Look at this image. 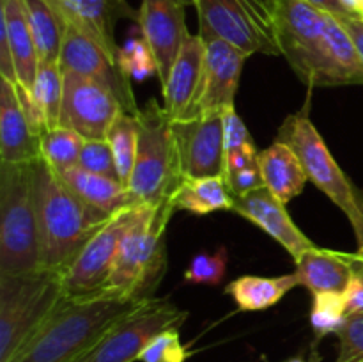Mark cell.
Returning a JSON list of instances; mask_svg holds the SVG:
<instances>
[{"instance_id": "cell-1", "label": "cell", "mask_w": 363, "mask_h": 362, "mask_svg": "<svg viewBox=\"0 0 363 362\" xmlns=\"http://www.w3.org/2000/svg\"><path fill=\"white\" fill-rule=\"evenodd\" d=\"M41 268L64 273L112 216L82 201L43 158L34 162Z\"/></svg>"}, {"instance_id": "cell-2", "label": "cell", "mask_w": 363, "mask_h": 362, "mask_svg": "<svg viewBox=\"0 0 363 362\" xmlns=\"http://www.w3.org/2000/svg\"><path fill=\"white\" fill-rule=\"evenodd\" d=\"M140 302L112 291L60 302L13 362H73L89 353Z\"/></svg>"}, {"instance_id": "cell-3", "label": "cell", "mask_w": 363, "mask_h": 362, "mask_svg": "<svg viewBox=\"0 0 363 362\" xmlns=\"http://www.w3.org/2000/svg\"><path fill=\"white\" fill-rule=\"evenodd\" d=\"M174 212L172 199L140 204L119 245L106 291L137 302L152 298L167 270L165 234Z\"/></svg>"}, {"instance_id": "cell-4", "label": "cell", "mask_w": 363, "mask_h": 362, "mask_svg": "<svg viewBox=\"0 0 363 362\" xmlns=\"http://www.w3.org/2000/svg\"><path fill=\"white\" fill-rule=\"evenodd\" d=\"M62 273L0 275V362H13L64 300Z\"/></svg>"}, {"instance_id": "cell-5", "label": "cell", "mask_w": 363, "mask_h": 362, "mask_svg": "<svg viewBox=\"0 0 363 362\" xmlns=\"http://www.w3.org/2000/svg\"><path fill=\"white\" fill-rule=\"evenodd\" d=\"M41 268L34 162H0V275Z\"/></svg>"}, {"instance_id": "cell-6", "label": "cell", "mask_w": 363, "mask_h": 362, "mask_svg": "<svg viewBox=\"0 0 363 362\" xmlns=\"http://www.w3.org/2000/svg\"><path fill=\"white\" fill-rule=\"evenodd\" d=\"M277 141L286 142L293 148L307 170L308 181H312L323 194L332 199L333 204L342 209L353 226L358 248H363V194L340 169L325 138L312 123L311 103L307 102L301 110L286 117L279 128Z\"/></svg>"}, {"instance_id": "cell-7", "label": "cell", "mask_w": 363, "mask_h": 362, "mask_svg": "<svg viewBox=\"0 0 363 362\" xmlns=\"http://www.w3.org/2000/svg\"><path fill=\"white\" fill-rule=\"evenodd\" d=\"M138 148L128 190L137 204L170 201L183 181L170 117L155 98L137 112Z\"/></svg>"}, {"instance_id": "cell-8", "label": "cell", "mask_w": 363, "mask_h": 362, "mask_svg": "<svg viewBox=\"0 0 363 362\" xmlns=\"http://www.w3.org/2000/svg\"><path fill=\"white\" fill-rule=\"evenodd\" d=\"M326 13L307 0H279L277 35L280 55L308 87H330Z\"/></svg>"}, {"instance_id": "cell-9", "label": "cell", "mask_w": 363, "mask_h": 362, "mask_svg": "<svg viewBox=\"0 0 363 362\" xmlns=\"http://www.w3.org/2000/svg\"><path fill=\"white\" fill-rule=\"evenodd\" d=\"M188 312L167 298H147L124 314L98 346L89 353L87 362H135L149 343L162 332L179 329Z\"/></svg>"}, {"instance_id": "cell-10", "label": "cell", "mask_w": 363, "mask_h": 362, "mask_svg": "<svg viewBox=\"0 0 363 362\" xmlns=\"http://www.w3.org/2000/svg\"><path fill=\"white\" fill-rule=\"evenodd\" d=\"M138 208L140 204L121 209L82 248L69 268L62 273L64 295L67 298L92 297L106 291L119 245L133 224Z\"/></svg>"}, {"instance_id": "cell-11", "label": "cell", "mask_w": 363, "mask_h": 362, "mask_svg": "<svg viewBox=\"0 0 363 362\" xmlns=\"http://www.w3.org/2000/svg\"><path fill=\"white\" fill-rule=\"evenodd\" d=\"M59 67L62 73H77L101 84L119 99L124 112L137 114L140 109L135 99L131 78L123 71L119 59L113 57L94 35L71 20H67Z\"/></svg>"}, {"instance_id": "cell-12", "label": "cell", "mask_w": 363, "mask_h": 362, "mask_svg": "<svg viewBox=\"0 0 363 362\" xmlns=\"http://www.w3.org/2000/svg\"><path fill=\"white\" fill-rule=\"evenodd\" d=\"M119 99L106 87L77 73H64L59 126L77 131L85 141L106 138L110 124L123 112Z\"/></svg>"}, {"instance_id": "cell-13", "label": "cell", "mask_w": 363, "mask_h": 362, "mask_svg": "<svg viewBox=\"0 0 363 362\" xmlns=\"http://www.w3.org/2000/svg\"><path fill=\"white\" fill-rule=\"evenodd\" d=\"M177 162L183 177L223 176L222 116H197L183 121H170Z\"/></svg>"}, {"instance_id": "cell-14", "label": "cell", "mask_w": 363, "mask_h": 362, "mask_svg": "<svg viewBox=\"0 0 363 362\" xmlns=\"http://www.w3.org/2000/svg\"><path fill=\"white\" fill-rule=\"evenodd\" d=\"M247 59L248 55L243 50L223 39L206 41L204 70L195 103V117L223 116L234 110V99Z\"/></svg>"}, {"instance_id": "cell-15", "label": "cell", "mask_w": 363, "mask_h": 362, "mask_svg": "<svg viewBox=\"0 0 363 362\" xmlns=\"http://www.w3.org/2000/svg\"><path fill=\"white\" fill-rule=\"evenodd\" d=\"M186 7L177 0H142L137 25L158 67L160 84H167L188 34Z\"/></svg>"}, {"instance_id": "cell-16", "label": "cell", "mask_w": 363, "mask_h": 362, "mask_svg": "<svg viewBox=\"0 0 363 362\" xmlns=\"http://www.w3.org/2000/svg\"><path fill=\"white\" fill-rule=\"evenodd\" d=\"M233 212L261 227L266 234L279 241L296 261L303 252L314 247L311 238L294 224L286 209V202L272 194L266 187L234 197Z\"/></svg>"}, {"instance_id": "cell-17", "label": "cell", "mask_w": 363, "mask_h": 362, "mask_svg": "<svg viewBox=\"0 0 363 362\" xmlns=\"http://www.w3.org/2000/svg\"><path fill=\"white\" fill-rule=\"evenodd\" d=\"M206 41L201 34L188 32L183 48L174 62L170 77L163 85V109L170 121H183L195 117L202 70H204Z\"/></svg>"}, {"instance_id": "cell-18", "label": "cell", "mask_w": 363, "mask_h": 362, "mask_svg": "<svg viewBox=\"0 0 363 362\" xmlns=\"http://www.w3.org/2000/svg\"><path fill=\"white\" fill-rule=\"evenodd\" d=\"M41 158V135L28 123L16 87L0 82V162L32 163Z\"/></svg>"}, {"instance_id": "cell-19", "label": "cell", "mask_w": 363, "mask_h": 362, "mask_svg": "<svg viewBox=\"0 0 363 362\" xmlns=\"http://www.w3.org/2000/svg\"><path fill=\"white\" fill-rule=\"evenodd\" d=\"M67 20L94 35L113 57L119 59L116 27L121 20H138V11L128 0H57Z\"/></svg>"}, {"instance_id": "cell-20", "label": "cell", "mask_w": 363, "mask_h": 362, "mask_svg": "<svg viewBox=\"0 0 363 362\" xmlns=\"http://www.w3.org/2000/svg\"><path fill=\"white\" fill-rule=\"evenodd\" d=\"M0 21L7 31L11 55L16 70L18 85L32 91L39 71V55L34 35L28 25L23 0H2L0 2Z\"/></svg>"}, {"instance_id": "cell-21", "label": "cell", "mask_w": 363, "mask_h": 362, "mask_svg": "<svg viewBox=\"0 0 363 362\" xmlns=\"http://www.w3.org/2000/svg\"><path fill=\"white\" fill-rule=\"evenodd\" d=\"M259 169L264 187L286 204L303 192L308 181L307 170L296 153L280 141L259 153Z\"/></svg>"}, {"instance_id": "cell-22", "label": "cell", "mask_w": 363, "mask_h": 362, "mask_svg": "<svg viewBox=\"0 0 363 362\" xmlns=\"http://www.w3.org/2000/svg\"><path fill=\"white\" fill-rule=\"evenodd\" d=\"M296 277L300 286L312 295L323 291L342 293L353 279V270L344 252L312 247L296 259Z\"/></svg>"}, {"instance_id": "cell-23", "label": "cell", "mask_w": 363, "mask_h": 362, "mask_svg": "<svg viewBox=\"0 0 363 362\" xmlns=\"http://www.w3.org/2000/svg\"><path fill=\"white\" fill-rule=\"evenodd\" d=\"M57 174L82 201L108 216H113L121 209L137 204L126 185L121 183L119 180L89 172L78 165Z\"/></svg>"}, {"instance_id": "cell-24", "label": "cell", "mask_w": 363, "mask_h": 362, "mask_svg": "<svg viewBox=\"0 0 363 362\" xmlns=\"http://www.w3.org/2000/svg\"><path fill=\"white\" fill-rule=\"evenodd\" d=\"M28 25L34 35L39 62L59 64L67 16L57 0H23Z\"/></svg>"}, {"instance_id": "cell-25", "label": "cell", "mask_w": 363, "mask_h": 362, "mask_svg": "<svg viewBox=\"0 0 363 362\" xmlns=\"http://www.w3.org/2000/svg\"><path fill=\"white\" fill-rule=\"evenodd\" d=\"M325 34L330 87L363 85V59L350 32L335 14L326 13Z\"/></svg>"}, {"instance_id": "cell-26", "label": "cell", "mask_w": 363, "mask_h": 362, "mask_svg": "<svg viewBox=\"0 0 363 362\" xmlns=\"http://www.w3.org/2000/svg\"><path fill=\"white\" fill-rule=\"evenodd\" d=\"M296 286H300L296 273L277 277L241 275L227 284L225 291L241 311L255 312L277 305Z\"/></svg>"}, {"instance_id": "cell-27", "label": "cell", "mask_w": 363, "mask_h": 362, "mask_svg": "<svg viewBox=\"0 0 363 362\" xmlns=\"http://www.w3.org/2000/svg\"><path fill=\"white\" fill-rule=\"evenodd\" d=\"M176 209L209 215L215 212H233L234 195L223 176L183 177L181 185L172 195Z\"/></svg>"}, {"instance_id": "cell-28", "label": "cell", "mask_w": 363, "mask_h": 362, "mask_svg": "<svg viewBox=\"0 0 363 362\" xmlns=\"http://www.w3.org/2000/svg\"><path fill=\"white\" fill-rule=\"evenodd\" d=\"M106 141H108L110 148H112L121 183L128 187L131 172H133L138 148L137 114H130L123 110L113 119V123L110 124L108 131H106Z\"/></svg>"}, {"instance_id": "cell-29", "label": "cell", "mask_w": 363, "mask_h": 362, "mask_svg": "<svg viewBox=\"0 0 363 362\" xmlns=\"http://www.w3.org/2000/svg\"><path fill=\"white\" fill-rule=\"evenodd\" d=\"M32 94L41 110L46 130L59 126L64 94V73L59 64H39Z\"/></svg>"}, {"instance_id": "cell-30", "label": "cell", "mask_w": 363, "mask_h": 362, "mask_svg": "<svg viewBox=\"0 0 363 362\" xmlns=\"http://www.w3.org/2000/svg\"><path fill=\"white\" fill-rule=\"evenodd\" d=\"M85 138L77 131L55 126L41 135V158L57 172L78 165Z\"/></svg>"}, {"instance_id": "cell-31", "label": "cell", "mask_w": 363, "mask_h": 362, "mask_svg": "<svg viewBox=\"0 0 363 362\" xmlns=\"http://www.w3.org/2000/svg\"><path fill=\"white\" fill-rule=\"evenodd\" d=\"M346 322L347 312L342 293L323 291V293L312 295L311 325L318 339L328 336V334L337 336L346 325Z\"/></svg>"}, {"instance_id": "cell-32", "label": "cell", "mask_w": 363, "mask_h": 362, "mask_svg": "<svg viewBox=\"0 0 363 362\" xmlns=\"http://www.w3.org/2000/svg\"><path fill=\"white\" fill-rule=\"evenodd\" d=\"M227 263H229V252L225 247H220L215 254L201 252L190 261V266L184 272V283L218 286L227 273Z\"/></svg>"}, {"instance_id": "cell-33", "label": "cell", "mask_w": 363, "mask_h": 362, "mask_svg": "<svg viewBox=\"0 0 363 362\" xmlns=\"http://www.w3.org/2000/svg\"><path fill=\"white\" fill-rule=\"evenodd\" d=\"M119 64L124 73L131 78V82L145 80L147 77L158 75L156 60L151 50L145 45L144 38H131L121 46Z\"/></svg>"}, {"instance_id": "cell-34", "label": "cell", "mask_w": 363, "mask_h": 362, "mask_svg": "<svg viewBox=\"0 0 363 362\" xmlns=\"http://www.w3.org/2000/svg\"><path fill=\"white\" fill-rule=\"evenodd\" d=\"M190 351L179 337V329H170L156 336L145 346L138 361L140 362H186Z\"/></svg>"}, {"instance_id": "cell-35", "label": "cell", "mask_w": 363, "mask_h": 362, "mask_svg": "<svg viewBox=\"0 0 363 362\" xmlns=\"http://www.w3.org/2000/svg\"><path fill=\"white\" fill-rule=\"evenodd\" d=\"M78 167L89 170V172L101 174V176H108V177H113V180H119V172H117L112 148H110L106 138H99V141H85L84 148H82V153H80V160H78Z\"/></svg>"}, {"instance_id": "cell-36", "label": "cell", "mask_w": 363, "mask_h": 362, "mask_svg": "<svg viewBox=\"0 0 363 362\" xmlns=\"http://www.w3.org/2000/svg\"><path fill=\"white\" fill-rule=\"evenodd\" d=\"M335 362H363V314L350 316L339 334Z\"/></svg>"}, {"instance_id": "cell-37", "label": "cell", "mask_w": 363, "mask_h": 362, "mask_svg": "<svg viewBox=\"0 0 363 362\" xmlns=\"http://www.w3.org/2000/svg\"><path fill=\"white\" fill-rule=\"evenodd\" d=\"M222 123H223V149H225V155L230 151H236V149L247 148V146H255L247 124H245L243 119L236 114V109L223 114Z\"/></svg>"}, {"instance_id": "cell-38", "label": "cell", "mask_w": 363, "mask_h": 362, "mask_svg": "<svg viewBox=\"0 0 363 362\" xmlns=\"http://www.w3.org/2000/svg\"><path fill=\"white\" fill-rule=\"evenodd\" d=\"M223 177H225L227 185H229L234 197H240V195L248 194V192L255 190V188L264 187V181H262V174H261V169H259V163L243 167V169L230 170V172L223 174Z\"/></svg>"}, {"instance_id": "cell-39", "label": "cell", "mask_w": 363, "mask_h": 362, "mask_svg": "<svg viewBox=\"0 0 363 362\" xmlns=\"http://www.w3.org/2000/svg\"><path fill=\"white\" fill-rule=\"evenodd\" d=\"M342 297L344 304H346L347 318L350 316L363 314V283L358 277H354V273L346 290L342 291Z\"/></svg>"}, {"instance_id": "cell-40", "label": "cell", "mask_w": 363, "mask_h": 362, "mask_svg": "<svg viewBox=\"0 0 363 362\" xmlns=\"http://www.w3.org/2000/svg\"><path fill=\"white\" fill-rule=\"evenodd\" d=\"M337 18H339L340 23L344 25V28L350 32L351 39L354 41V45H357L358 52H360V55L363 59V18H362V14H339Z\"/></svg>"}, {"instance_id": "cell-41", "label": "cell", "mask_w": 363, "mask_h": 362, "mask_svg": "<svg viewBox=\"0 0 363 362\" xmlns=\"http://www.w3.org/2000/svg\"><path fill=\"white\" fill-rule=\"evenodd\" d=\"M308 4H312L314 7H318V9L325 11V13H332V14H347L346 9H344V6L340 4V0H307Z\"/></svg>"}, {"instance_id": "cell-42", "label": "cell", "mask_w": 363, "mask_h": 362, "mask_svg": "<svg viewBox=\"0 0 363 362\" xmlns=\"http://www.w3.org/2000/svg\"><path fill=\"white\" fill-rule=\"evenodd\" d=\"M344 256H346V259L350 261L354 277H358V279L363 283V258L362 256H358L357 252H344Z\"/></svg>"}, {"instance_id": "cell-43", "label": "cell", "mask_w": 363, "mask_h": 362, "mask_svg": "<svg viewBox=\"0 0 363 362\" xmlns=\"http://www.w3.org/2000/svg\"><path fill=\"white\" fill-rule=\"evenodd\" d=\"M177 2L183 4L184 7H188V6H195V4H197V0H177Z\"/></svg>"}, {"instance_id": "cell-44", "label": "cell", "mask_w": 363, "mask_h": 362, "mask_svg": "<svg viewBox=\"0 0 363 362\" xmlns=\"http://www.w3.org/2000/svg\"><path fill=\"white\" fill-rule=\"evenodd\" d=\"M89 353H91V351H89ZM89 353L82 355V357H78L77 361H73V362H87V358H89Z\"/></svg>"}, {"instance_id": "cell-45", "label": "cell", "mask_w": 363, "mask_h": 362, "mask_svg": "<svg viewBox=\"0 0 363 362\" xmlns=\"http://www.w3.org/2000/svg\"><path fill=\"white\" fill-rule=\"evenodd\" d=\"M287 362H308V361H303V358H291V361H287Z\"/></svg>"}, {"instance_id": "cell-46", "label": "cell", "mask_w": 363, "mask_h": 362, "mask_svg": "<svg viewBox=\"0 0 363 362\" xmlns=\"http://www.w3.org/2000/svg\"><path fill=\"white\" fill-rule=\"evenodd\" d=\"M357 254H358V256H362V258H363V248H358Z\"/></svg>"}, {"instance_id": "cell-47", "label": "cell", "mask_w": 363, "mask_h": 362, "mask_svg": "<svg viewBox=\"0 0 363 362\" xmlns=\"http://www.w3.org/2000/svg\"><path fill=\"white\" fill-rule=\"evenodd\" d=\"M360 2H362V13H363V0H360Z\"/></svg>"}, {"instance_id": "cell-48", "label": "cell", "mask_w": 363, "mask_h": 362, "mask_svg": "<svg viewBox=\"0 0 363 362\" xmlns=\"http://www.w3.org/2000/svg\"><path fill=\"white\" fill-rule=\"evenodd\" d=\"M362 18H363V13H362Z\"/></svg>"}]
</instances>
